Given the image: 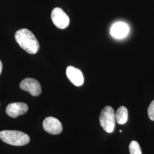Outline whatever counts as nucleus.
<instances>
[{
    "instance_id": "nucleus-1",
    "label": "nucleus",
    "mask_w": 154,
    "mask_h": 154,
    "mask_svg": "<svg viewBox=\"0 0 154 154\" xmlns=\"http://www.w3.org/2000/svg\"><path fill=\"white\" fill-rule=\"evenodd\" d=\"M15 39L18 44L27 53L34 54L39 49V44L33 33L27 29H22L15 34Z\"/></svg>"
},
{
    "instance_id": "nucleus-2",
    "label": "nucleus",
    "mask_w": 154,
    "mask_h": 154,
    "mask_svg": "<svg viewBox=\"0 0 154 154\" xmlns=\"http://www.w3.org/2000/svg\"><path fill=\"white\" fill-rule=\"evenodd\" d=\"M0 139L5 143L15 146H22L30 141L29 135L16 130H4L0 132Z\"/></svg>"
},
{
    "instance_id": "nucleus-3",
    "label": "nucleus",
    "mask_w": 154,
    "mask_h": 154,
    "mask_svg": "<svg viewBox=\"0 0 154 154\" xmlns=\"http://www.w3.org/2000/svg\"><path fill=\"white\" fill-rule=\"evenodd\" d=\"M116 115L113 109L109 106L101 111L99 116L100 125L106 132H113L116 126Z\"/></svg>"
},
{
    "instance_id": "nucleus-4",
    "label": "nucleus",
    "mask_w": 154,
    "mask_h": 154,
    "mask_svg": "<svg viewBox=\"0 0 154 154\" xmlns=\"http://www.w3.org/2000/svg\"><path fill=\"white\" fill-rule=\"evenodd\" d=\"M51 20L57 28L64 29L69 25L70 18L66 13L60 8H55L51 14Z\"/></svg>"
},
{
    "instance_id": "nucleus-5",
    "label": "nucleus",
    "mask_w": 154,
    "mask_h": 154,
    "mask_svg": "<svg viewBox=\"0 0 154 154\" xmlns=\"http://www.w3.org/2000/svg\"><path fill=\"white\" fill-rule=\"evenodd\" d=\"M20 86L22 90L27 91L34 97L38 96L42 91L41 86L38 81L31 78H27L22 80Z\"/></svg>"
},
{
    "instance_id": "nucleus-6",
    "label": "nucleus",
    "mask_w": 154,
    "mask_h": 154,
    "mask_svg": "<svg viewBox=\"0 0 154 154\" xmlns=\"http://www.w3.org/2000/svg\"><path fill=\"white\" fill-rule=\"evenodd\" d=\"M43 127L45 131L52 135H58L62 131V125L61 122L57 118L49 116L45 119Z\"/></svg>"
},
{
    "instance_id": "nucleus-7",
    "label": "nucleus",
    "mask_w": 154,
    "mask_h": 154,
    "mask_svg": "<svg viewBox=\"0 0 154 154\" xmlns=\"http://www.w3.org/2000/svg\"><path fill=\"white\" fill-rule=\"evenodd\" d=\"M28 111V105L22 102L11 103L6 109V114L13 118L25 114Z\"/></svg>"
},
{
    "instance_id": "nucleus-8",
    "label": "nucleus",
    "mask_w": 154,
    "mask_h": 154,
    "mask_svg": "<svg viewBox=\"0 0 154 154\" xmlns=\"http://www.w3.org/2000/svg\"><path fill=\"white\" fill-rule=\"evenodd\" d=\"M66 75L70 81L76 86H81L84 83V77L82 72L73 66H68Z\"/></svg>"
},
{
    "instance_id": "nucleus-9",
    "label": "nucleus",
    "mask_w": 154,
    "mask_h": 154,
    "mask_svg": "<svg viewBox=\"0 0 154 154\" xmlns=\"http://www.w3.org/2000/svg\"><path fill=\"white\" fill-rule=\"evenodd\" d=\"M129 32V28L126 23L124 22H117L111 28V35L117 39L125 38Z\"/></svg>"
},
{
    "instance_id": "nucleus-10",
    "label": "nucleus",
    "mask_w": 154,
    "mask_h": 154,
    "mask_svg": "<svg viewBox=\"0 0 154 154\" xmlns=\"http://www.w3.org/2000/svg\"><path fill=\"white\" fill-rule=\"evenodd\" d=\"M116 118L118 124H125L128 120V111L126 107L124 106L119 107L116 112Z\"/></svg>"
},
{
    "instance_id": "nucleus-11",
    "label": "nucleus",
    "mask_w": 154,
    "mask_h": 154,
    "mask_svg": "<svg viewBox=\"0 0 154 154\" xmlns=\"http://www.w3.org/2000/svg\"><path fill=\"white\" fill-rule=\"evenodd\" d=\"M129 151L130 154H142V150L139 143L135 140H133L130 144Z\"/></svg>"
},
{
    "instance_id": "nucleus-12",
    "label": "nucleus",
    "mask_w": 154,
    "mask_h": 154,
    "mask_svg": "<svg viewBox=\"0 0 154 154\" xmlns=\"http://www.w3.org/2000/svg\"><path fill=\"white\" fill-rule=\"evenodd\" d=\"M148 116L149 118L154 121V100L151 103L148 109Z\"/></svg>"
},
{
    "instance_id": "nucleus-13",
    "label": "nucleus",
    "mask_w": 154,
    "mask_h": 154,
    "mask_svg": "<svg viewBox=\"0 0 154 154\" xmlns=\"http://www.w3.org/2000/svg\"><path fill=\"white\" fill-rule=\"evenodd\" d=\"M2 63L1 61H0V75L2 72Z\"/></svg>"
},
{
    "instance_id": "nucleus-14",
    "label": "nucleus",
    "mask_w": 154,
    "mask_h": 154,
    "mask_svg": "<svg viewBox=\"0 0 154 154\" xmlns=\"http://www.w3.org/2000/svg\"><path fill=\"white\" fill-rule=\"evenodd\" d=\"M0 105H1V104H0Z\"/></svg>"
}]
</instances>
